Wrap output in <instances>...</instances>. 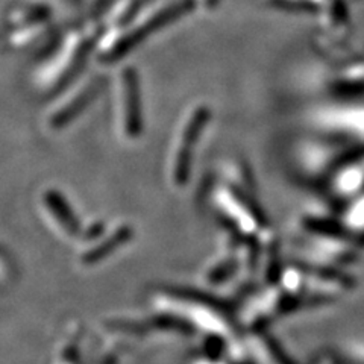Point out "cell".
<instances>
[{"label":"cell","mask_w":364,"mask_h":364,"mask_svg":"<svg viewBox=\"0 0 364 364\" xmlns=\"http://www.w3.org/2000/svg\"><path fill=\"white\" fill-rule=\"evenodd\" d=\"M105 29L102 21H90L72 29L63 38L60 48L36 76V87L43 93H52L64 87L77 73L87 56L97 48Z\"/></svg>","instance_id":"cell-1"},{"label":"cell","mask_w":364,"mask_h":364,"mask_svg":"<svg viewBox=\"0 0 364 364\" xmlns=\"http://www.w3.org/2000/svg\"><path fill=\"white\" fill-rule=\"evenodd\" d=\"M187 0H176L172 4L158 5L143 9L127 26L114 33H105L102 37L97 49L99 58L104 63H116L132 52L136 46L147 37L159 31L167 23L175 20L187 9Z\"/></svg>","instance_id":"cell-2"},{"label":"cell","mask_w":364,"mask_h":364,"mask_svg":"<svg viewBox=\"0 0 364 364\" xmlns=\"http://www.w3.org/2000/svg\"><path fill=\"white\" fill-rule=\"evenodd\" d=\"M104 88V79L99 75H87L68 87L64 95L56 99L46 114V124L52 131L67 128L75 119L93 104Z\"/></svg>","instance_id":"cell-3"},{"label":"cell","mask_w":364,"mask_h":364,"mask_svg":"<svg viewBox=\"0 0 364 364\" xmlns=\"http://www.w3.org/2000/svg\"><path fill=\"white\" fill-rule=\"evenodd\" d=\"M9 44L17 49L38 41L52 25V8L44 2H26L11 8L6 14Z\"/></svg>","instance_id":"cell-4"},{"label":"cell","mask_w":364,"mask_h":364,"mask_svg":"<svg viewBox=\"0 0 364 364\" xmlns=\"http://www.w3.org/2000/svg\"><path fill=\"white\" fill-rule=\"evenodd\" d=\"M116 114L123 139L135 140L143 132L140 79L135 68L124 67L116 81Z\"/></svg>","instance_id":"cell-5"},{"label":"cell","mask_w":364,"mask_h":364,"mask_svg":"<svg viewBox=\"0 0 364 364\" xmlns=\"http://www.w3.org/2000/svg\"><path fill=\"white\" fill-rule=\"evenodd\" d=\"M202 122H203L202 111L196 109V111H191L186 117L184 123L181 124L179 132H178V139L175 140V151H173V161H175V172L176 173H182L181 168H186L188 154H190V147L196 140V136L202 127Z\"/></svg>","instance_id":"cell-6"},{"label":"cell","mask_w":364,"mask_h":364,"mask_svg":"<svg viewBox=\"0 0 364 364\" xmlns=\"http://www.w3.org/2000/svg\"><path fill=\"white\" fill-rule=\"evenodd\" d=\"M147 0H117L102 20L105 33H114L131 23L144 9ZM104 33V36H105Z\"/></svg>","instance_id":"cell-7"},{"label":"cell","mask_w":364,"mask_h":364,"mask_svg":"<svg viewBox=\"0 0 364 364\" xmlns=\"http://www.w3.org/2000/svg\"><path fill=\"white\" fill-rule=\"evenodd\" d=\"M81 2H82V5L87 6V8H96V6H99L102 2H104V0H81Z\"/></svg>","instance_id":"cell-8"}]
</instances>
